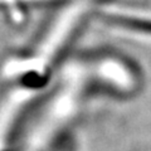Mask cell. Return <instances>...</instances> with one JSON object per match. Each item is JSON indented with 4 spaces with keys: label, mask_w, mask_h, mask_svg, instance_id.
I'll list each match as a JSON object with an SVG mask.
<instances>
[{
    "label": "cell",
    "mask_w": 151,
    "mask_h": 151,
    "mask_svg": "<svg viewBox=\"0 0 151 151\" xmlns=\"http://www.w3.org/2000/svg\"><path fill=\"white\" fill-rule=\"evenodd\" d=\"M110 22L113 24L134 29L137 32H142L146 34H151V22L144 20V19H135V18H126V17H112Z\"/></svg>",
    "instance_id": "obj_1"
}]
</instances>
